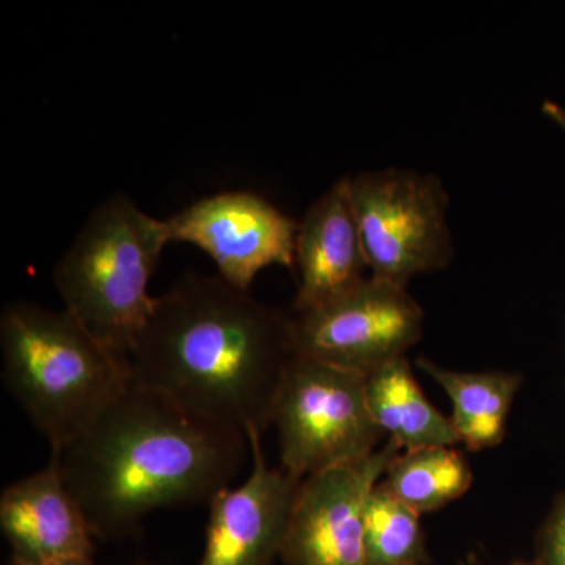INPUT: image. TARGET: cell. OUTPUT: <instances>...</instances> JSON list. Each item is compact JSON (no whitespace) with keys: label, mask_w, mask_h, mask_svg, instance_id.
<instances>
[{"label":"cell","mask_w":565,"mask_h":565,"mask_svg":"<svg viewBox=\"0 0 565 565\" xmlns=\"http://www.w3.org/2000/svg\"><path fill=\"white\" fill-rule=\"evenodd\" d=\"M296 355L291 316L218 275L191 274L156 297L128 360L134 384L247 434L273 424L278 390Z\"/></svg>","instance_id":"cell-1"},{"label":"cell","mask_w":565,"mask_h":565,"mask_svg":"<svg viewBox=\"0 0 565 565\" xmlns=\"http://www.w3.org/2000/svg\"><path fill=\"white\" fill-rule=\"evenodd\" d=\"M250 459L247 435L128 385L50 462L93 535L131 533L159 509L210 504Z\"/></svg>","instance_id":"cell-2"},{"label":"cell","mask_w":565,"mask_h":565,"mask_svg":"<svg viewBox=\"0 0 565 565\" xmlns=\"http://www.w3.org/2000/svg\"><path fill=\"white\" fill-rule=\"evenodd\" d=\"M2 377L52 449L79 435L131 384L128 356L111 351L66 310L7 305Z\"/></svg>","instance_id":"cell-3"},{"label":"cell","mask_w":565,"mask_h":565,"mask_svg":"<svg viewBox=\"0 0 565 565\" xmlns=\"http://www.w3.org/2000/svg\"><path fill=\"white\" fill-rule=\"evenodd\" d=\"M170 244L166 221L126 193L92 211L54 269L68 311L111 351L129 355L154 310L150 281Z\"/></svg>","instance_id":"cell-4"},{"label":"cell","mask_w":565,"mask_h":565,"mask_svg":"<svg viewBox=\"0 0 565 565\" xmlns=\"http://www.w3.org/2000/svg\"><path fill=\"white\" fill-rule=\"evenodd\" d=\"M367 375L294 356L274 405L281 468L302 479L366 459L384 433L367 403Z\"/></svg>","instance_id":"cell-5"},{"label":"cell","mask_w":565,"mask_h":565,"mask_svg":"<svg viewBox=\"0 0 565 565\" xmlns=\"http://www.w3.org/2000/svg\"><path fill=\"white\" fill-rule=\"evenodd\" d=\"M353 214L373 277L407 288L452 258L449 196L435 174L386 169L349 177Z\"/></svg>","instance_id":"cell-6"},{"label":"cell","mask_w":565,"mask_h":565,"mask_svg":"<svg viewBox=\"0 0 565 565\" xmlns=\"http://www.w3.org/2000/svg\"><path fill=\"white\" fill-rule=\"evenodd\" d=\"M423 326V308L407 288L373 275L332 302L291 315L299 355L366 375L403 359Z\"/></svg>","instance_id":"cell-7"},{"label":"cell","mask_w":565,"mask_h":565,"mask_svg":"<svg viewBox=\"0 0 565 565\" xmlns=\"http://www.w3.org/2000/svg\"><path fill=\"white\" fill-rule=\"evenodd\" d=\"M170 243L191 244L214 262L222 280L248 291L266 267L296 266L299 222L258 193L204 196L166 218Z\"/></svg>","instance_id":"cell-8"},{"label":"cell","mask_w":565,"mask_h":565,"mask_svg":"<svg viewBox=\"0 0 565 565\" xmlns=\"http://www.w3.org/2000/svg\"><path fill=\"white\" fill-rule=\"evenodd\" d=\"M401 451L388 438L366 459L302 479L281 552L289 565H366L364 509Z\"/></svg>","instance_id":"cell-9"},{"label":"cell","mask_w":565,"mask_h":565,"mask_svg":"<svg viewBox=\"0 0 565 565\" xmlns=\"http://www.w3.org/2000/svg\"><path fill=\"white\" fill-rule=\"evenodd\" d=\"M252 470L237 489L210 501L206 548L200 565H270L282 552L300 479L267 463L263 433L250 427Z\"/></svg>","instance_id":"cell-10"},{"label":"cell","mask_w":565,"mask_h":565,"mask_svg":"<svg viewBox=\"0 0 565 565\" xmlns=\"http://www.w3.org/2000/svg\"><path fill=\"white\" fill-rule=\"evenodd\" d=\"M0 527L18 565L90 561V526L52 462L6 487Z\"/></svg>","instance_id":"cell-11"},{"label":"cell","mask_w":565,"mask_h":565,"mask_svg":"<svg viewBox=\"0 0 565 565\" xmlns=\"http://www.w3.org/2000/svg\"><path fill=\"white\" fill-rule=\"evenodd\" d=\"M294 267L299 273L294 313L332 302L366 280L370 266L353 214L349 177L333 182L305 212Z\"/></svg>","instance_id":"cell-12"},{"label":"cell","mask_w":565,"mask_h":565,"mask_svg":"<svg viewBox=\"0 0 565 565\" xmlns=\"http://www.w3.org/2000/svg\"><path fill=\"white\" fill-rule=\"evenodd\" d=\"M366 392L374 422L404 451L460 444L451 418L430 404L405 356L367 374Z\"/></svg>","instance_id":"cell-13"},{"label":"cell","mask_w":565,"mask_h":565,"mask_svg":"<svg viewBox=\"0 0 565 565\" xmlns=\"http://www.w3.org/2000/svg\"><path fill=\"white\" fill-rule=\"evenodd\" d=\"M418 366L430 375L452 403L451 422L460 444L471 451L493 448L504 440L505 424L522 377L508 371L459 373L427 359Z\"/></svg>","instance_id":"cell-14"},{"label":"cell","mask_w":565,"mask_h":565,"mask_svg":"<svg viewBox=\"0 0 565 565\" xmlns=\"http://www.w3.org/2000/svg\"><path fill=\"white\" fill-rule=\"evenodd\" d=\"M473 482L470 465L455 446L401 452L381 484L416 514L438 511L459 500Z\"/></svg>","instance_id":"cell-15"},{"label":"cell","mask_w":565,"mask_h":565,"mask_svg":"<svg viewBox=\"0 0 565 565\" xmlns=\"http://www.w3.org/2000/svg\"><path fill=\"white\" fill-rule=\"evenodd\" d=\"M419 516L379 482L364 509L366 565L422 563L424 535Z\"/></svg>","instance_id":"cell-16"},{"label":"cell","mask_w":565,"mask_h":565,"mask_svg":"<svg viewBox=\"0 0 565 565\" xmlns=\"http://www.w3.org/2000/svg\"><path fill=\"white\" fill-rule=\"evenodd\" d=\"M541 565H565V493L557 498L539 534Z\"/></svg>","instance_id":"cell-17"},{"label":"cell","mask_w":565,"mask_h":565,"mask_svg":"<svg viewBox=\"0 0 565 565\" xmlns=\"http://www.w3.org/2000/svg\"><path fill=\"white\" fill-rule=\"evenodd\" d=\"M542 111H544L546 118H550V120L559 126L565 132V107L552 102V99H546V102L542 104Z\"/></svg>","instance_id":"cell-18"},{"label":"cell","mask_w":565,"mask_h":565,"mask_svg":"<svg viewBox=\"0 0 565 565\" xmlns=\"http://www.w3.org/2000/svg\"><path fill=\"white\" fill-rule=\"evenodd\" d=\"M51 565H90V561H81V563H61Z\"/></svg>","instance_id":"cell-19"},{"label":"cell","mask_w":565,"mask_h":565,"mask_svg":"<svg viewBox=\"0 0 565 565\" xmlns=\"http://www.w3.org/2000/svg\"><path fill=\"white\" fill-rule=\"evenodd\" d=\"M416 565H419V564H416Z\"/></svg>","instance_id":"cell-20"}]
</instances>
